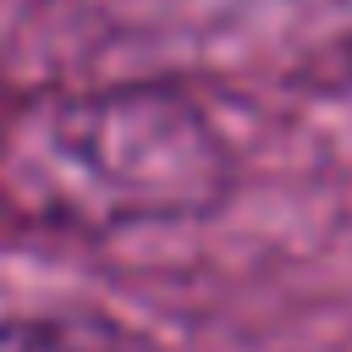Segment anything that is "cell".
Wrapping results in <instances>:
<instances>
[{
    "label": "cell",
    "mask_w": 352,
    "mask_h": 352,
    "mask_svg": "<svg viewBox=\"0 0 352 352\" xmlns=\"http://www.w3.org/2000/svg\"><path fill=\"white\" fill-rule=\"evenodd\" d=\"M6 187L50 220L126 226L204 209L226 187L214 132L170 94H99L50 104L6 138Z\"/></svg>",
    "instance_id": "6da1fadb"
}]
</instances>
